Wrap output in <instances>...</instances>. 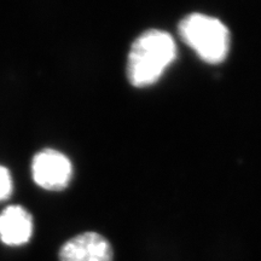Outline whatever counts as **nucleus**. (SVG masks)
Masks as SVG:
<instances>
[{
  "mask_svg": "<svg viewBox=\"0 0 261 261\" xmlns=\"http://www.w3.org/2000/svg\"><path fill=\"white\" fill-rule=\"evenodd\" d=\"M33 233L31 214L19 205H11L0 213V240L8 246L25 244Z\"/></svg>",
  "mask_w": 261,
  "mask_h": 261,
  "instance_id": "39448f33",
  "label": "nucleus"
},
{
  "mask_svg": "<svg viewBox=\"0 0 261 261\" xmlns=\"http://www.w3.org/2000/svg\"><path fill=\"white\" fill-rule=\"evenodd\" d=\"M12 191L11 175L8 169L0 166V201L8 198Z\"/></svg>",
  "mask_w": 261,
  "mask_h": 261,
  "instance_id": "423d86ee",
  "label": "nucleus"
},
{
  "mask_svg": "<svg viewBox=\"0 0 261 261\" xmlns=\"http://www.w3.org/2000/svg\"><path fill=\"white\" fill-rule=\"evenodd\" d=\"M177 56L174 39L167 32L150 29L133 41L127 58V77L135 87L154 85Z\"/></svg>",
  "mask_w": 261,
  "mask_h": 261,
  "instance_id": "f257e3e1",
  "label": "nucleus"
},
{
  "mask_svg": "<svg viewBox=\"0 0 261 261\" xmlns=\"http://www.w3.org/2000/svg\"><path fill=\"white\" fill-rule=\"evenodd\" d=\"M32 172L39 187L45 190L61 191L69 184L73 168L67 156L57 150L46 149L33 159Z\"/></svg>",
  "mask_w": 261,
  "mask_h": 261,
  "instance_id": "7ed1b4c3",
  "label": "nucleus"
},
{
  "mask_svg": "<svg viewBox=\"0 0 261 261\" xmlns=\"http://www.w3.org/2000/svg\"><path fill=\"white\" fill-rule=\"evenodd\" d=\"M179 35L202 61L210 64L221 63L230 51V32L223 22L212 16H187L179 23Z\"/></svg>",
  "mask_w": 261,
  "mask_h": 261,
  "instance_id": "f03ea898",
  "label": "nucleus"
},
{
  "mask_svg": "<svg viewBox=\"0 0 261 261\" xmlns=\"http://www.w3.org/2000/svg\"><path fill=\"white\" fill-rule=\"evenodd\" d=\"M109 241L97 232H84L67 241L60 250L61 261H113Z\"/></svg>",
  "mask_w": 261,
  "mask_h": 261,
  "instance_id": "20e7f679",
  "label": "nucleus"
}]
</instances>
